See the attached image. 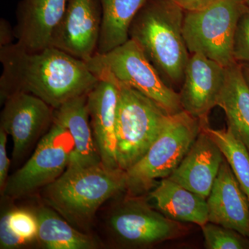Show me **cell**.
<instances>
[{
	"instance_id": "f1b7e54d",
	"label": "cell",
	"mask_w": 249,
	"mask_h": 249,
	"mask_svg": "<svg viewBox=\"0 0 249 249\" xmlns=\"http://www.w3.org/2000/svg\"><path fill=\"white\" fill-rule=\"evenodd\" d=\"M14 37V29L7 21L1 19L0 22V46H6L13 43Z\"/></svg>"
},
{
	"instance_id": "f546056e",
	"label": "cell",
	"mask_w": 249,
	"mask_h": 249,
	"mask_svg": "<svg viewBox=\"0 0 249 249\" xmlns=\"http://www.w3.org/2000/svg\"><path fill=\"white\" fill-rule=\"evenodd\" d=\"M240 67L244 79H245L246 83H247V85H248L249 88V64H240Z\"/></svg>"
},
{
	"instance_id": "cb8c5ba5",
	"label": "cell",
	"mask_w": 249,
	"mask_h": 249,
	"mask_svg": "<svg viewBox=\"0 0 249 249\" xmlns=\"http://www.w3.org/2000/svg\"><path fill=\"white\" fill-rule=\"evenodd\" d=\"M9 223L15 233L26 245L37 241L38 221L35 212L25 209L10 210Z\"/></svg>"
},
{
	"instance_id": "4dcf8cb0",
	"label": "cell",
	"mask_w": 249,
	"mask_h": 249,
	"mask_svg": "<svg viewBox=\"0 0 249 249\" xmlns=\"http://www.w3.org/2000/svg\"><path fill=\"white\" fill-rule=\"evenodd\" d=\"M245 4L249 9V0H245Z\"/></svg>"
},
{
	"instance_id": "8992f818",
	"label": "cell",
	"mask_w": 249,
	"mask_h": 249,
	"mask_svg": "<svg viewBox=\"0 0 249 249\" xmlns=\"http://www.w3.org/2000/svg\"><path fill=\"white\" fill-rule=\"evenodd\" d=\"M97 78L109 76L153 100L170 115L183 111L178 91L168 86L137 42L129 39L86 62Z\"/></svg>"
},
{
	"instance_id": "9a60e30c",
	"label": "cell",
	"mask_w": 249,
	"mask_h": 249,
	"mask_svg": "<svg viewBox=\"0 0 249 249\" xmlns=\"http://www.w3.org/2000/svg\"><path fill=\"white\" fill-rule=\"evenodd\" d=\"M224 155L216 142L202 129L170 179L207 199Z\"/></svg>"
},
{
	"instance_id": "ac0fdd59",
	"label": "cell",
	"mask_w": 249,
	"mask_h": 249,
	"mask_svg": "<svg viewBox=\"0 0 249 249\" xmlns=\"http://www.w3.org/2000/svg\"><path fill=\"white\" fill-rule=\"evenodd\" d=\"M150 196L158 211L172 220L200 227L209 222L206 199L169 178H162Z\"/></svg>"
},
{
	"instance_id": "8fae6325",
	"label": "cell",
	"mask_w": 249,
	"mask_h": 249,
	"mask_svg": "<svg viewBox=\"0 0 249 249\" xmlns=\"http://www.w3.org/2000/svg\"><path fill=\"white\" fill-rule=\"evenodd\" d=\"M102 22L100 0H67L51 47L85 62L97 53Z\"/></svg>"
},
{
	"instance_id": "5b68a950",
	"label": "cell",
	"mask_w": 249,
	"mask_h": 249,
	"mask_svg": "<svg viewBox=\"0 0 249 249\" xmlns=\"http://www.w3.org/2000/svg\"><path fill=\"white\" fill-rule=\"evenodd\" d=\"M201 129V121L186 111L171 115L146 153L125 171L126 192L140 196L151 189L156 180L168 178L184 158Z\"/></svg>"
},
{
	"instance_id": "52a82bcc",
	"label": "cell",
	"mask_w": 249,
	"mask_h": 249,
	"mask_svg": "<svg viewBox=\"0 0 249 249\" xmlns=\"http://www.w3.org/2000/svg\"><path fill=\"white\" fill-rule=\"evenodd\" d=\"M247 9L245 0H214L204 9L185 11L183 36L190 53L202 54L224 67L235 63L234 34Z\"/></svg>"
},
{
	"instance_id": "484cf974",
	"label": "cell",
	"mask_w": 249,
	"mask_h": 249,
	"mask_svg": "<svg viewBox=\"0 0 249 249\" xmlns=\"http://www.w3.org/2000/svg\"><path fill=\"white\" fill-rule=\"evenodd\" d=\"M26 245L10 226L9 211H3L0 219V249H19Z\"/></svg>"
},
{
	"instance_id": "44dd1931",
	"label": "cell",
	"mask_w": 249,
	"mask_h": 249,
	"mask_svg": "<svg viewBox=\"0 0 249 249\" xmlns=\"http://www.w3.org/2000/svg\"><path fill=\"white\" fill-rule=\"evenodd\" d=\"M147 1L100 0L102 22L96 53H107L129 40L131 24Z\"/></svg>"
},
{
	"instance_id": "4316f807",
	"label": "cell",
	"mask_w": 249,
	"mask_h": 249,
	"mask_svg": "<svg viewBox=\"0 0 249 249\" xmlns=\"http://www.w3.org/2000/svg\"><path fill=\"white\" fill-rule=\"evenodd\" d=\"M8 134L4 129L0 127V191L4 190L7 181L10 160L6 152V142Z\"/></svg>"
},
{
	"instance_id": "603a6c76",
	"label": "cell",
	"mask_w": 249,
	"mask_h": 249,
	"mask_svg": "<svg viewBox=\"0 0 249 249\" xmlns=\"http://www.w3.org/2000/svg\"><path fill=\"white\" fill-rule=\"evenodd\" d=\"M201 228L206 249H249V237L234 229L210 222Z\"/></svg>"
},
{
	"instance_id": "e0dca14e",
	"label": "cell",
	"mask_w": 249,
	"mask_h": 249,
	"mask_svg": "<svg viewBox=\"0 0 249 249\" xmlns=\"http://www.w3.org/2000/svg\"><path fill=\"white\" fill-rule=\"evenodd\" d=\"M87 94L72 98L54 109L53 122L68 130L74 143L67 168H83L102 163L90 124Z\"/></svg>"
},
{
	"instance_id": "d4e9b609",
	"label": "cell",
	"mask_w": 249,
	"mask_h": 249,
	"mask_svg": "<svg viewBox=\"0 0 249 249\" xmlns=\"http://www.w3.org/2000/svg\"><path fill=\"white\" fill-rule=\"evenodd\" d=\"M232 55L235 62L249 64V9L246 10L237 22L233 44Z\"/></svg>"
},
{
	"instance_id": "6da1fadb",
	"label": "cell",
	"mask_w": 249,
	"mask_h": 249,
	"mask_svg": "<svg viewBox=\"0 0 249 249\" xmlns=\"http://www.w3.org/2000/svg\"><path fill=\"white\" fill-rule=\"evenodd\" d=\"M0 61L1 103L15 93L26 92L57 109L87 94L99 80L86 62L53 47L30 52L17 42L10 44L0 47Z\"/></svg>"
},
{
	"instance_id": "2e32d148",
	"label": "cell",
	"mask_w": 249,
	"mask_h": 249,
	"mask_svg": "<svg viewBox=\"0 0 249 249\" xmlns=\"http://www.w3.org/2000/svg\"><path fill=\"white\" fill-rule=\"evenodd\" d=\"M206 201L209 222L249 237V200L225 159Z\"/></svg>"
},
{
	"instance_id": "7a4b0ae2",
	"label": "cell",
	"mask_w": 249,
	"mask_h": 249,
	"mask_svg": "<svg viewBox=\"0 0 249 249\" xmlns=\"http://www.w3.org/2000/svg\"><path fill=\"white\" fill-rule=\"evenodd\" d=\"M185 11L170 0H147L129 27L138 44L165 83L181 88L191 53L183 25Z\"/></svg>"
},
{
	"instance_id": "9c48e42d",
	"label": "cell",
	"mask_w": 249,
	"mask_h": 249,
	"mask_svg": "<svg viewBox=\"0 0 249 249\" xmlns=\"http://www.w3.org/2000/svg\"><path fill=\"white\" fill-rule=\"evenodd\" d=\"M73 148L74 143L68 130L53 122L40 139L32 157L9 177L1 196L19 199L53 183L67 170Z\"/></svg>"
},
{
	"instance_id": "ba28073f",
	"label": "cell",
	"mask_w": 249,
	"mask_h": 249,
	"mask_svg": "<svg viewBox=\"0 0 249 249\" xmlns=\"http://www.w3.org/2000/svg\"><path fill=\"white\" fill-rule=\"evenodd\" d=\"M108 227L118 246L142 249L186 235L188 228L156 211L141 196L127 193L109 214Z\"/></svg>"
},
{
	"instance_id": "7402d4cb",
	"label": "cell",
	"mask_w": 249,
	"mask_h": 249,
	"mask_svg": "<svg viewBox=\"0 0 249 249\" xmlns=\"http://www.w3.org/2000/svg\"><path fill=\"white\" fill-rule=\"evenodd\" d=\"M211 139L216 142L224 155L242 191L249 200V151L244 142L237 138L231 129H214L209 124H201Z\"/></svg>"
},
{
	"instance_id": "ffe728a7",
	"label": "cell",
	"mask_w": 249,
	"mask_h": 249,
	"mask_svg": "<svg viewBox=\"0 0 249 249\" xmlns=\"http://www.w3.org/2000/svg\"><path fill=\"white\" fill-rule=\"evenodd\" d=\"M38 221L37 241L47 249H94L96 240L78 230L49 206H41L35 212Z\"/></svg>"
},
{
	"instance_id": "7c38bea8",
	"label": "cell",
	"mask_w": 249,
	"mask_h": 249,
	"mask_svg": "<svg viewBox=\"0 0 249 249\" xmlns=\"http://www.w3.org/2000/svg\"><path fill=\"white\" fill-rule=\"evenodd\" d=\"M226 76L227 67L202 54H191L178 92L183 110L201 124H209L210 112L217 106Z\"/></svg>"
},
{
	"instance_id": "4fadbf2b",
	"label": "cell",
	"mask_w": 249,
	"mask_h": 249,
	"mask_svg": "<svg viewBox=\"0 0 249 249\" xmlns=\"http://www.w3.org/2000/svg\"><path fill=\"white\" fill-rule=\"evenodd\" d=\"M98 79L87 94L90 124L103 164L109 169H118L116 112L119 87L112 78Z\"/></svg>"
},
{
	"instance_id": "30bf717a",
	"label": "cell",
	"mask_w": 249,
	"mask_h": 249,
	"mask_svg": "<svg viewBox=\"0 0 249 249\" xmlns=\"http://www.w3.org/2000/svg\"><path fill=\"white\" fill-rule=\"evenodd\" d=\"M0 127L13 139V158H24L53 123L54 109L41 98L26 92L11 95L4 102Z\"/></svg>"
},
{
	"instance_id": "d6986e66",
	"label": "cell",
	"mask_w": 249,
	"mask_h": 249,
	"mask_svg": "<svg viewBox=\"0 0 249 249\" xmlns=\"http://www.w3.org/2000/svg\"><path fill=\"white\" fill-rule=\"evenodd\" d=\"M217 106L225 113L228 127L249 151V88L244 79L240 64L235 62L227 67V76Z\"/></svg>"
},
{
	"instance_id": "5bb4252c",
	"label": "cell",
	"mask_w": 249,
	"mask_h": 249,
	"mask_svg": "<svg viewBox=\"0 0 249 249\" xmlns=\"http://www.w3.org/2000/svg\"><path fill=\"white\" fill-rule=\"evenodd\" d=\"M67 3V0H22L18 4L14 29L18 45L30 52L51 47Z\"/></svg>"
},
{
	"instance_id": "83f0119b",
	"label": "cell",
	"mask_w": 249,
	"mask_h": 249,
	"mask_svg": "<svg viewBox=\"0 0 249 249\" xmlns=\"http://www.w3.org/2000/svg\"><path fill=\"white\" fill-rule=\"evenodd\" d=\"M185 11H195L209 6L214 0H170Z\"/></svg>"
},
{
	"instance_id": "277c9868",
	"label": "cell",
	"mask_w": 249,
	"mask_h": 249,
	"mask_svg": "<svg viewBox=\"0 0 249 249\" xmlns=\"http://www.w3.org/2000/svg\"><path fill=\"white\" fill-rule=\"evenodd\" d=\"M104 77L112 78H100ZM112 79L119 87L116 112L118 165L121 170L127 171L146 153L171 115L153 100Z\"/></svg>"
},
{
	"instance_id": "3957f363",
	"label": "cell",
	"mask_w": 249,
	"mask_h": 249,
	"mask_svg": "<svg viewBox=\"0 0 249 249\" xmlns=\"http://www.w3.org/2000/svg\"><path fill=\"white\" fill-rule=\"evenodd\" d=\"M126 188L125 171L109 169L101 163L67 168L60 178L42 189V196L47 206L85 232L99 208Z\"/></svg>"
}]
</instances>
